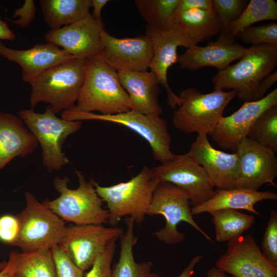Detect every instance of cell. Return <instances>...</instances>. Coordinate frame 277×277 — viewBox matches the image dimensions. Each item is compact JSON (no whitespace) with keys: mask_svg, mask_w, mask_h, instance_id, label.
<instances>
[{"mask_svg":"<svg viewBox=\"0 0 277 277\" xmlns=\"http://www.w3.org/2000/svg\"><path fill=\"white\" fill-rule=\"evenodd\" d=\"M87 60L73 57L49 67L28 83L31 109L47 103L55 114L75 106L86 76Z\"/></svg>","mask_w":277,"mask_h":277,"instance_id":"1","label":"cell"},{"mask_svg":"<svg viewBox=\"0 0 277 277\" xmlns=\"http://www.w3.org/2000/svg\"><path fill=\"white\" fill-rule=\"evenodd\" d=\"M129 96L117 71L97 57L87 60L84 83L73 108L77 111L111 115L131 110Z\"/></svg>","mask_w":277,"mask_h":277,"instance_id":"2","label":"cell"},{"mask_svg":"<svg viewBox=\"0 0 277 277\" xmlns=\"http://www.w3.org/2000/svg\"><path fill=\"white\" fill-rule=\"evenodd\" d=\"M91 181L98 196L107 204L108 224L112 227L123 217H132L134 223L141 225L160 183L153 168L148 166H144L138 174L128 181L110 186H102L93 179Z\"/></svg>","mask_w":277,"mask_h":277,"instance_id":"3","label":"cell"},{"mask_svg":"<svg viewBox=\"0 0 277 277\" xmlns=\"http://www.w3.org/2000/svg\"><path fill=\"white\" fill-rule=\"evenodd\" d=\"M277 65V47L252 45L236 64L219 71L212 79L214 90L232 89L242 101H257L260 82Z\"/></svg>","mask_w":277,"mask_h":277,"instance_id":"4","label":"cell"},{"mask_svg":"<svg viewBox=\"0 0 277 277\" xmlns=\"http://www.w3.org/2000/svg\"><path fill=\"white\" fill-rule=\"evenodd\" d=\"M75 172L78 182L76 189L68 187V177L56 176L53 186L60 195L52 200L46 199L42 203L65 222L77 225L108 224V211L103 208V202L91 181H87L81 171Z\"/></svg>","mask_w":277,"mask_h":277,"instance_id":"5","label":"cell"},{"mask_svg":"<svg viewBox=\"0 0 277 277\" xmlns=\"http://www.w3.org/2000/svg\"><path fill=\"white\" fill-rule=\"evenodd\" d=\"M179 96L182 103L173 114V126L186 134L211 135L236 92L216 89L203 94L194 88L189 87L183 89Z\"/></svg>","mask_w":277,"mask_h":277,"instance_id":"6","label":"cell"},{"mask_svg":"<svg viewBox=\"0 0 277 277\" xmlns=\"http://www.w3.org/2000/svg\"><path fill=\"white\" fill-rule=\"evenodd\" d=\"M18 114L41 146L43 166L51 172L59 171L69 163L62 152L63 144L70 135L80 130L81 121L58 117L50 105L44 113L29 109Z\"/></svg>","mask_w":277,"mask_h":277,"instance_id":"7","label":"cell"},{"mask_svg":"<svg viewBox=\"0 0 277 277\" xmlns=\"http://www.w3.org/2000/svg\"><path fill=\"white\" fill-rule=\"evenodd\" d=\"M25 197V207L16 216L18 233L11 245L24 252L51 250L63 238L66 228L65 222L30 192H26Z\"/></svg>","mask_w":277,"mask_h":277,"instance_id":"8","label":"cell"},{"mask_svg":"<svg viewBox=\"0 0 277 277\" xmlns=\"http://www.w3.org/2000/svg\"><path fill=\"white\" fill-rule=\"evenodd\" d=\"M61 117L69 121L97 120L122 125L144 138L150 145L154 159L165 163L174 155L170 150L172 137L167 122L160 115H149L134 110L111 115L83 112L73 107L62 112Z\"/></svg>","mask_w":277,"mask_h":277,"instance_id":"9","label":"cell"},{"mask_svg":"<svg viewBox=\"0 0 277 277\" xmlns=\"http://www.w3.org/2000/svg\"><path fill=\"white\" fill-rule=\"evenodd\" d=\"M187 193L176 185L169 182H160L156 186L147 215H162L166 221L165 226L154 233L155 237L167 244L183 242L185 235L178 231L177 226L182 222H186L215 245L211 238L195 222Z\"/></svg>","mask_w":277,"mask_h":277,"instance_id":"10","label":"cell"},{"mask_svg":"<svg viewBox=\"0 0 277 277\" xmlns=\"http://www.w3.org/2000/svg\"><path fill=\"white\" fill-rule=\"evenodd\" d=\"M121 227H106L103 225L73 224L66 226L58 246L81 269H90L107 244L120 238Z\"/></svg>","mask_w":277,"mask_h":277,"instance_id":"11","label":"cell"},{"mask_svg":"<svg viewBox=\"0 0 277 277\" xmlns=\"http://www.w3.org/2000/svg\"><path fill=\"white\" fill-rule=\"evenodd\" d=\"M159 182H169L179 187L188 195L193 207L210 199L214 193L204 169L187 153L175 154L169 160L153 168Z\"/></svg>","mask_w":277,"mask_h":277,"instance_id":"12","label":"cell"},{"mask_svg":"<svg viewBox=\"0 0 277 277\" xmlns=\"http://www.w3.org/2000/svg\"><path fill=\"white\" fill-rule=\"evenodd\" d=\"M215 264L233 277H277V266L264 256L251 234L228 242Z\"/></svg>","mask_w":277,"mask_h":277,"instance_id":"13","label":"cell"},{"mask_svg":"<svg viewBox=\"0 0 277 277\" xmlns=\"http://www.w3.org/2000/svg\"><path fill=\"white\" fill-rule=\"evenodd\" d=\"M236 153L239 166L235 188L258 191L266 184L276 186L275 153L247 137L240 143Z\"/></svg>","mask_w":277,"mask_h":277,"instance_id":"14","label":"cell"},{"mask_svg":"<svg viewBox=\"0 0 277 277\" xmlns=\"http://www.w3.org/2000/svg\"><path fill=\"white\" fill-rule=\"evenodd\" d=\"M104 29L102 23L90 14L73 24L50 30L45 38L72 56L88 60L97 57L103 51L101 35Z\"/></svg>","mask_w":277,"mask_h":277,"instance_id":"15","label":"cell"},{"mask_svg":"<svg viewBox=\"0 0 277 277\" xmlns=\"http://www.w3.org/2000/svg\"><path fill=\"white\" fill-rule=\"evenodd\" d=\"M101 36L103 49L97 57L117 71H143L149 68L153 57V46L147 35L120 38L104 29Z\"/></svg>","mask_w":277,"mask_h":277,"instance_id":"16","label":"cell"},{"mask_svg":"<svg viewBox=\"0 0 277 277\" xmlns=\"http://www.w3.org/2000/svg\"><path fill=\"white\" fill-rule=\"evenodd\" d=\"M276 105L277 88L259 100L245 102L237 111L221 118L211 134L212 140L221 148L236 152L239 145L247 137L260 115Z\"/></svg>","mask_w":277,"mask_h":277,"instance_id":"17","label":"cell"},{"mask_svg":"<svg viewBox=\"0 0 277 277\" xmlns=\"http://www.w3.org/2000/svg\"><path fill=\"white\" fill-rule=\"evenodd\" d=\"M187 154L206 172L211 184L218 189L235 188L239 160L238 154L215 149L207 134H199Z\"/></svg>","mask_w":277,"mask_h":277,"instance_id":"18","label":"cell"},{"mask_svg":"<svg viewBox=\"0 0 277 277\" xmlns=\"http://www.w3.org/2000/svg\"><path fill=\"white\" fill-rule=\"evenodd\" d=\"M247 48L236 42L234 37L222 30L215 41H209L206 46L191 45L178 55L181 68L190 71L210 66L221 71L235 60L240 59Z\"/></svg>","mask_w":277,"mask_h":277,"instance_id":"19","label":"cell"},{"mask_svg":"<svg viewBox=\"0 0 277 277\" xmlns=\"http://www.w3.org/2000/svg\"><path fill=\"white\" fill-rule=\"evenodd\" d=\"M145 35L151 39L153 46L149 68L156 75L160 85L164 88L168 105L173 109L181 105L182 99L170 87L167 72L171 66L177 63V48L184 46L187 48L189 45L182 34L172 28L159 30L147 27Z\"/></svg>","mask_w":277,"mask_h":277,"instance_id":"20","label":"cell"},{"mask_svg":"<svg viewBox=\"0 0 277 277\" xmlns=\"http://www.w3.org/2000/svg\"><path fill=\"white\" fill-rule=\"evenodd\" d=\"M0 56L19 65L22 78L27 83L49 67L75 57L49 42L36 44L27 50H17L5 46L1 41Z\"/></svg>","mask_w":277,"mask_h":277,"instance_id":"21","label":"cell"},{"mask_svg":"<svg viewBox=\"0 0 277 277\" xmlns=\"http://www.w3.org/2000/svg\"><path fill=\"white\" fill-rule=\"evenodd\" d=\"M120 82L128 93L131 110L149 115H160L163 112L158 100L159 82L151 71L120 70Z\"/></svg>","mask_w":277,"mask_h":277,"instance_id":"22","label":"cell"},{"mask_svg":"<svg viewBox=\"0 0 277 277\" xmlns=\"http://www.w3.org/2000/svg\"><path fill=\"white\" fill-rule=\"evenodd\" d=\"M18 116L0 111V170L17 156L32 153L38 143Z\"/></svg>","mask_w":277,"mask_h":277,"instance_id":"23","label":"cell"},{"mask_svg":"<svg viewBox=\"0 0 277 277\" xmlns=\"http://www.w3.org/2000/svg\"><path fill=\"white\" fill-rule=\"evenodd\" d=\"M276 200L277 194L270 191H259L244 188L217 189L213 195L202 204L193 207V215L204 212L211 213L222 209H243L255 215L260 213L254 208V205L263 200Z\"/></svg>","mask_w":277,"mask_h":277,"instance_id":"24","label":"cell"},{"mask_svg":"<svg viewBox=\"0 0 277 277\" xmlns=\"http://www.w3.org/2000/svg\"><path fill=\"white\" fill-rule=\"evenodd\" d=\"M169 28L180 32L189 47L208 40L223 30L222 23L213 9H193L180 13L172 19L167 29Z\"/></svg>","mask_w":277,"mask_h":277,"instance_id":"25","label":"cell"},{"mask_svg":"<svg viewBox=\"0 0 277 277\" xmlns=\"http://www.w3.org/2000/svg\"><path fill=\"white\" fill-rule=\"evenodd\" d=\"M39 5L45 22L53 30L90 15L92 0H41Z\"/></svg>","mask_w":277,"mask_h":277,"instance_id":"26","label":"cell"},{"mask_svg":"<svg viewBox=\"0 0 277 277\" xmlns=\"http://www.w3.org/2000/svg\"><path fill=\"white\" fill-rule=\"evenodd\" d=\"M4 263L20 277H56L51 250L12 251Z\"/></svg>","mask_w":277,"mask_h":277,"instance_id":"27","label":"cell"},{"mask_svg":"<svg viewBox=\"0 0 277 277\" xmlns=\"http://www.w3.org/2000/svg\"><path fill=\"white\" fill-rule=\"evenodd\" d=\"M126 230L120 237L121 250L118 261L112 268L111 277H145L151 272V262L137 263L134 259L133 249L137 242L134 232L133 219L126 217L124 219Z\"/></svg>","mask_w":277,"mask_h":277,"instance_id":"28","label":"cell"},{"mask_svg":"<svg viewBox=\"0 0 277 277\" xmlns=\"http://www.w3.org/2000/svg\"><path fill=\"white\" fill-rule=\"evenodd\" d=\"M210 214L216 240L219 242H228L240 238L255 223L253 215L244 214L236 210H219Z\"/></svg>","mask_w":277,"mask_h":277,"instance_id":"29","label":"cell"},{"mask_svg":"<svg viewBox=\"0 0 277 277\" xmlns=\"http://www.w3.org/2000/svg\"><path fill=\"white\" fill-rule=\"evenodd\" d=\"M180 0H135L136 8L147 27L167 29L174 17Z\"/></svg>","mask_w":277,"mask_h":277,"instance_id":"30","label":"cell"},{"mask_svg":"<svg viewBox=\"0 0 277 277\" xmlns=\"http://www.w3.org/2000/svg\"><path fill=\"white\" fill-rule=\"evenodd\" d=\"M277 19V3L274 0H251L240 17L228 26L232 37L240 31L263 21Z\"/></svg>","mask_w":277,"mask_h":277,"instance_id":"31","label":"cell"},{"mask_svg":"<svg viewBox=\"0 0 277 277\" xmlns=\"http://www.w3.org/2000/svg\"><path fill=\"white\" fill-rule=\"evenodd\" d=\"M247 137L276 153L277 105L270 107L260 115Z\"/></svg>","mask_w":277,"mask_h":277,"instance_id":"32","label":"cell"},{"mask_svg":"<svg viewBox=\"0 0 277 277\" xmlns=\"http://www.w3.org/2000/svg\"><path fill=\"white\" fill-rule=\"evenodd\" d=\"M235 37L247 44H267L277 47V23L270 22L258 26H250L240 31Z\"/></svg>","mask_w":277,"mask_h":277,"instance_id":"33","label":"cell"},{"mask_svg":"<svg viewBox=\"0 0 277 277\" xmlns=\"http://www.w3.org/2000/svg\"><path fill=\"white\" fill-rule=\"evenodd\" d=\"M248 2V0H212V9L219 16L223 30L227 31L229 25L240 17Z\"/></svg>","mask_w":277,"mask_h":277,"instance_id":"34","label":"cell"},{"mask_svg":"<svg viewBox=\"0 0 277 277\" xmlns=\"http://www.w3.org/2000/svg\"><path fill=\"white\" fill-rule=\"evenodd\" d=\"M261 251L270 263L277 266V212L274 210L270 211Z\"/></svg>","mask_w":277,"mask_h":277,"instance_id":"35","label":"cell"},{"mask_svg":"<svg viewBox=\"0 0 277 277\" xmlns=\"http://www.w3.org/2000/svg\"><path fill=\"white\" fill-rule=\"evenodd\" d=\"M118 239L114 238L107 244L84 277H111V264Z\"/></svg>","mask_w":277,"mask_h":277,"instance_id":"36","label":"cell"},{"mask_svg":"<svg viewBox=\"0 0 277 277\" xmlns=\"http://www.w3.org/2000/svg\"><path fill=\"white\" fill-rule=\"evenodd\" d=\"M56 277H84V271L78 267L58 245L51 249Z\"/></svg>","mask_w":277,"mask_h":277,"instance_id":"37","label":"cell"},{"mask_svg":"<svg viewBox=\"0 0 277 277\" xmlns=\"http://www.w3.org/2000/svg\"><path fill=\"white\" fill-rule=\"evenodd\" d=\"M19 229L16 216L6 214L0 216V241L10 245L16 240Z\"/></svg>","mask_w":277,"mask_h":277,"instance_id":"38","label":"cell"},{"mask_svg":"<svg viewBox=\"0 0 277 277\" xmlns=\"http://www.w3.org/2000/svg\"><path fill=\"white\" fill-rule=\"evenodd\" d=\"M36 7L33 0H25L24 4L17 9L13 14V18L19 17L18 19L13 21L9 19L13 24L21 27H28L34 19Z\"/></svg>","mask_w":277,"mask_h":277,"instance_id":"39","label":"cell"},{"mask_svg":"<svg viewBox=\"0 0 277 277\" xmlns=\"http://www.w3.org/2000/svg\"><path fill=\"white\" fill-rule=\"evenodd\" d=\"M193 9L212 10V0H180L174 17L180 13Z\"/></svg>","mask_w":277,"mask_h":277,"instance_id":"40","label":"cell"},{"mask_svg":"<svg viewBox=\"0 0 277 277\" xmlns=\"http://www.w3.org/2000/svg\"><path fill=\"white\" fill-rule=\"evenodd\" d=\"M277 81V71L275 70L264 78L259 83L257 91V101L264 97L266 91Z\"/></svg>","mask_w":277,"mask_h":277,"instance_id":"41","label":"cell"},{"mask_svg":"<svg viewBox=\"0 0 277 277\" xmlns=\"http://www.w3.org/2000/svg\"><path fill=\"white\" fill-rule=\"evenodd\" d=\"M203 256L197 255L194 256L182 273L177 277H192L194 270L197 264L203 259ZM145 277H160L157 274L151 272Z\"/></svg>","mask_w":277,"mask_h":277,"instance_id":"42","label":"cell"},{"mask_svg":"<svg viewBox=\"0 0 277 277\" xmlns=\"http://www.w3.org/2000/svg\"><path fill=\"white\" fill-rule=\"evenodd\" d=\"M109 1L108 0H92V7L93 10L91 15L96 21L102 23V10Z\"/></svg>","mask_w":277,"mask_h":277,"instance_id":"43","label":"cell"},{"mask_svg":"<svg viewBox=\"0 0 277 277\" xmlns=\"http://www.w3.org/2000/svg\"><path fill=\"white\" fill-rule=\"evenodd\" d=\"M15 35L9 28L7 24L0 17V41L1 40L13 41Z\"/></svg>","mask_w":277,"mask_h":277,"instance_id":"44","label":"cell"},{"mask_svg":"<svg viewBox=\"0 0 277 277\" xmlns=\"http://www.w3.org/2000/svg\"><path fill=\"white\" fill-rule=\"evenodd\" d=\"M13 272L4 263L0 264V277H14Z\"/></svg>","mask_w":277,"mask_h":277,"instance_id":"45","label":"cell"},{"mask_svg":"<svg viewBox=\"0 0 277 277\" xmlns=\"http://www.w3.org/2000/svg\"><path fill=\"white\" fill-rule=\"evenodd\" d=\"M207 277H229L226 273L216 267H213L207 272ZM233 277V276H232Z\"/></svg>","mask_w":277,"mask_h":277,"instance_id":"46","label":"cell"},{"mask_svg":"<svg viewBox=\"0 0 277 277\" xmlns=\"http://www.w3.org/2000/svg\"><path fill=\"white\" fill-rule=\"evenodd\" d=\"M14 277H20V276H17V275H14Z\"/></svg>","mask_w":277,"mask_h":277,"instance_id":"47","label":"cell"}]
</instances>
